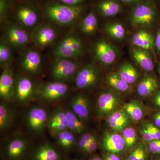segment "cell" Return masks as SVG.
<instances>
[{
  "instance_id": "cell-1",
  "label": "cell",
  "mask_w": 160,
  "mask_h": 160,
  "mask_svg": "<svg viewBox=\"0 0 160 160\" xmlns=\"http://www.w3.org/2000/svg\"><path fill=\"white\" fill-rule=\"evenodd\" d=\"M82 11V6H69L57 1L48 3L44 9V14L48 20L62 26L73 24L79 18Z\"/></svg>"
},
{
  "instance_id": "cell-2",
  "label": "cell",
  "mask_w": 160,
  "mask_h": 160,
  "mask_svg": "<svg viewBox=\"0 0 160 160\" xmlns=\"http://www.w3.org/2000/svg\"><path fill=\"white\" fill-rule=\"evenodd\" d=\"M157 17L154 4L148 0L137 4L132 11L130 22L133 27H150L155 22Z\"/></svg>"
},
{
  "instance_id": "cell-3",
  "label": "cell",
  "mask_w": 160,
  "mask_h": 160,
  "mask_svg": "<svg viewBox=\"0 0 160 160\" xmlns=\"http://www.w3.org/2000/svg\"><path fill=\"white\" fill-rule=\"evenodd\" d=\"M83 45L79 38L69 35L61 40L53 50V55L56 58L69 59L76 58L83 52Z\"/></svg>"
},
{
  "instance_id": "cell-4",
  "label": "cell",
  "mask_w": 160,
  "mask_h": 160,
  "mask_svg": "<svg viewBox=\"0 0 160 160\" xmlns=\"http://www.w3.org/2000/svg\"><path fill=\"white\" fill-rule=\"evenodd\" d=\"M72 59L56 58L51 67L52 76L55 81L62 82L71 78L76 72L78 64Z\"/></svg>"
},
{
  "instance_id": "cell-5",
  "label": "cell",
  "mask_w": 160,
  "mask_h": 160,
  "mask_svg": "<svg viewBox=\"0 0 160 160\" xmlns=\"http://www.w3.org/2000/svg\"><path fill=\"white\" fill-rule=\"evenodd\" d=\"M93 53L98 62L104 66H110L113 64L118 57L115 47L104 40H100L95 43Z\"/></svg>"
},
{
  "instance_id": "cell-6",
  "label": "cell",
  "mask_w": 160,
  "mask_h": 160,
  "mask_svg": "<svg viewBox=\"0 0 160 160\" xmlns=\"http://www.w3.org/2000/svg\"><path fill=\"white\" fill-rule=\"evenodd\" d=\"M99 77V72L97 68L92 65H87L78 70L75 83L79 89H89L96 85Z\"/></svg>"
},
{
  "instance_id": "cell-7",
  "label": "cell",
  "mask_w": 160,
  "mask_h": 160,
  "mask_svg": "<svg viewBox=\"0 0 160 160\" xmlns=\"http://www.w3.org/2000/svg\"><path fill=\"white\" fill-rule=\"evenodd\" d=\"M5 35V40L9 46L17 49L25 47L28 44L29 39L28 32L13 23L6 26Z\"/></svg>"
},
{
  "instance_id": "cell-8",
  "label": "cell",
  "mask_w": 160,
  "mask_h": 160,
  "mask_svg": "<svg viewBox=\"0 0 160 160\" xmlns=\"http://www.w3.org/2000/svg\"><path fill=\"white\" fill-rule=\"evenodd\" d=\"M57 32L52 26L42 25L37 26L31 34V40L39 48H44L51 45L56 39Z\"/></svg>"
},
{
  "instance_id": "cell-9",
  "label": "cell",
  "mask_w": 160,
  "mask_h": 160,
  "mask_svg": "<svg viewBox=\"0 0 160 160\" xmlns=\"http://www.w3.org/2000/svg\"><path fill=\"white\" fill-rule=\"evenodd\" d=\"M120 104V98L115 93L111 92H102L98 98V113L101 116L107 117L118 109Z\"/></svg>"
},
{
  "instance_id": "cell-10",
  "label": "cell",
  "mask_w": 160,
  "mask_h": 160,
  "mask_svg": "<svg viewBox=\"0 0 160 160\" xmlns=\"http://www.w3.org/2000/svg\"><path fill=\"white\" fill-rule=\"evenodd\" d=\"M48 118V113L46 109L41 107H33L27 113V126L33 132H41L47 125Z\"/></svg>"
},
{
  "instance_id": "cell-11",
  "label": "cell",
  "mask_w": 160,
  "mask_h": 160,
  "mask_svg": "<svg viewBox=\"0 0 160 160\" xmlns=\"http://www.w3.org/2000/svg\"><path fill=\"white\" fill-rule=\"evenodd\" d=\"M68 86L62 82L55 81L45 84L40 90V97L49 101L59 99L67 93Z\"/></svg>"
},
{
  "instance_id": "cell-12",
  "label": "cell",
  "mask_w": 160,
  "mask_h": 160,
  "mask_svg": "<svg viewBox=\"0 0 160 160\" xmlns=\"http://www.w3.org/2000/svg\"><path fill=\"white\" fill-rule=\"evenodd\" d=\"M15 17L21 26L27 28L34 26L38 20L37 12L34 7L26 4L20 5L18 7Z\"/></svg>"
},
{
  "instance_id": "cell-13",
  "label": "cell",
  "mask_w": 160,
  "mask_h": 160,
  "mask_svg": "<svg viewBox=\"0 0 160 160\" xmlns=\"http://www.w3.org/2000/svg\"><path fill=\"white\" fill-rule=\"evenodd\" d=\"M0 77V96L5 100H11L15 94V86L11 69L6 65Z\"/></svg>"
},
{
  "instance_id": "cell-14",
  "label": "cell",
  "mask_w": 160,
  "mask_h": 160,
  "mask_svg": "<svg viewBox=\"0 0 160 160\" xmlns=\"http://www.w3.org/2000/svg\"><path fill=\"white\" fill-rule=\"evenodd\" d=\"M42 64V57L38 51L29 49L24 52L21 61L22 69L30 73H38Z\"/></svg>"
},
{
  "instance_id": "cell-15",
  "label": "cell",
  "mask_w": 160,
  "mask_h": 160,
  "mask_svg": "<svg viewBox=\"0 0 160 160\" xmlns=\"http://www.w3.org/2000/svg\"><path fill=\"white\" fill-rule=\"evenodd\" d=\"M103 149L108 153L118 154L125 148V144L122 135L115 132H107L102 141Z\"/></svg>"
},
{
  "instance_id": "cell-16",
  "label": "cell",
  "mask_w": 160,
  "mask_h": 160,
  "mask_svg": "<svg viewBox=\"0 0 160 160\" xmlns=\"http://www.w3.org/2000/svg\"><path fill=\"white\" fill-rule=\"evenodd\" d=\"M130 54L133 61L144 71L149 72L154 69V62L150 51L133 47L130 50Z\"/></svg>"
},
{
  "instance_id": "cell-17",
  "label": "cell",
  "mask_w": 160,
  "mask_h": 160,
  "mask_svg": "<svg viewBox=\"0 0 160 160\" xmlns=\"http://www.w3.org/2000/svg\"><path fill=\"white\" fill-rule=\"evenodd\" d=\"M131 42L134 47L152 51L155 49L154 38L150 32L141 29L132 35Z\"/></svg>"
},
{
  "instance_id": "cell-18",
  "label": "cell",
  "mask_w": 160,
  "mask_h": 160,
  "mask_svg": "<svg viewBox=\"0 0 160 160\" xmlns=\"http://www.w3.org/2000/svg\"><path fill=\"white\" fill-rule=\"evenodd\" d=\"M72 111L81 119L86 120L90 115V102L87 97L79 94L75 97L70 102Z\"/></svg>"
},
{
  "instance_id": "cell-19",
  "label": "cell",
  "mask_w": 160,
  "mask_h": 160,
  "mask_svg": "<svg viewBox=\"0 0 160 160\" xmlns=\"http://www.w3.org/2000/svg\"><path fill=\"white\" fill-rule=\"evenodd\" d=\"M33 92V85L30 79L22 77L18 79L15 87V94L19 102H27L32 96Z\"/></svg>"
},
{
  "instance_id": "cell-20",
  "label": "cell",
  "mask_w": 160,
  "mask_h": 160,
  "mask_svg": "<svg viewBox=\"0 0 160 160\" xmlns=\"http://www.w3.org/2000/svg\"><path fill=\"white\" fill-rule=\"evenodd\" d=\"M106 118L109 127L116 132L122 131L131 121L123 109H117Z\"/></svg>"
},
{
  "instance_id": "cell-21",
  "label": "cell",
  "mask_w": 160,
  "mask_h": 160,
  "mask_svg": "<svg viewBox=\"0 0 160 160\" xmlns=\"http://www.w3.org/2000/svg\"><path fill=\"white\" fill-rule=\"evenodd\" d=\"M47 126L52 133L56 135L69 129L65 111L60 109L57 110L48 120Z\"/></svg>"
},
{
  "instance_id": "cell-22",
  "label": "cell",
  "mask_w": 160,
  "mask_h": 160,
  "mask_svg": "<svg viewBox=\"0 0 160 160\" xmlns=\"http://www.w3.org/2000/svg\"><path fill=\"white\" fill-rule=\"evenodd\" d=\"M158 90V84L156 78L152 75L145 76L139 83L137 92L140 96L148 98L153 96Z\"/></svg>"
},
{
  "instance_id": "cell-23",
  "label": "cell",
  "mask_w": 160,
  "mask_h": 160,
  "mask_svg": "<svg viewBox=\"0 0 160 160\" xmlns=\"http://www.w3.org/2000/svg\"><path fill=\"white\" fill-rule=\"evenodd\" d=\"M97 8L100 14L105 18L117 15L122 10V5L118 0H101L98 3Z\"/></svg>"
},
{
  "instance_id": "cell-24",
  "label": "cell",
  "mask_w": 160,
  "mask_h": 160,
  "mask_svg": "<svg viewBox=\"0 0 160 160\" xmlns=\"http://www.w3.org/2000/svg\"><path fill=\"white\" fill-rule=\"evenodd\" d=\"M27 147L26 140L22 138H16L12 140L7 146V155L11 159H18L25 153Z\"/></svg>"
},
{
  "instance_id": "cell-25",
  "label": "cell",
  "mask_w": 160,
  "mask_h": 160,
  "mask_svg": "<svg viewBox=\"0 0 160 160\" xmlns=\"http://www.w3.org/2000/svg\"><path fill=\"white\" fill-rule=\"evenodd\" d=\"M117 73L120 78L129 85H132L136 82L139 78L138 70L129 62L123 63L119 67Z\"/></svg>"
},
{
  "instance_id": "cell-26",
  "label": "cell",
  "mask_w": 160,
  "mask_h": 160,
  "mask_svg": "<svg viewBox=\"0 0 160 160\" xmlns=\"http://www.w3.org/2000/svg\"><path fill=\"white\" fill-rule=\"evenodd\" d=\"M106 83L112 89L120 92H127L131 91V85L123 80L117 72H112L106 78Z\"/></svg>"
},
{
  "instance_id": "cell-27",
  "label": "cell",
  "mask_w": 160,
  "mask_h": 160,
  "mask_svg": "<svg viewBox=\"0 0 160 160\" xmlns=\"http://www.w3.org/2000/svg\"><path fill=\"white\" fill-rule=\"evenodd\" d=\"M34 160H59V155L54 147L49 144H44L36 150Z\"/></svg>"
},
{
  "instance_id": "cell-28",
  "label": "cell",
  "mask_w": 160,
  "mask_h": 160,
  "mask_svg": "<svg viewBox=\"0 0 160 160\" xmlns=\"http://www.w3.org/2000/svg\"><path fill=\"white\" fill-rule=\"evenodd\" d=\"M122 109L131 121L134 122H138L142 118L144 114L143 107L137 101H132L126 103Z\"/></svg>"
},
{
  "instance_id": "cell-29",
  "label": "cell",
  "mask_w": 160,
  "mask_h": 160,
  "mask_svg": "<svg viewBox=\"0 0 160 160\" xmlns=\"http://www.w3.org/2000/svg\"><path fill=\"white\" fill-rule=\"evenodd\" d=\"M98 20L93 11H90L83 19L81 24V31L84 34L90 35L97 30Z\"/></svg>"
},
{
  "instance_id": "cell-30",
  "label": "cell",
  "mask_w": 160,
  "mask_h": 160,
  "mask_svg": "<svg viewBox=\"0 0 160 160\" xmlns=\"http://www.w3.org/2000/svg\"><path fill=\"white\" fill-rule=\"evenodd\" d=\"M65 112L68 120L69 130L76 134L82 133L85 129L82 120L75 114L71 109H67Z\"/></svg>"
},
{
  "instance_id": "cell-31",
  "label": "cell",
  "mask_w": 160,
  "mask_h": 160,
  "mask_svg": "<svg viewBox=\"0 0 160 160\" xmlns=\"http://www.w3.org/2000/svg\"><path fill=\"white\" fill-rule=\"evenodd\" d=\"M105 29L109 36L117 41L122 40L126 37L125 27L122 23L119 22L108 23L106 25Z\"/></svg>"
},
{
  "instance_id": "cell-32",
  "label": "cell",
  "mask_w": 160,
  "mask_h": 160,
  "mask_svg": "<svg viewBox=\"0 0 160 160\" xmlns=\"http://www.w3.org/2000/svg\"><path fill=\"white\" fill-rule=\"evenodd\" d=\"M58 142L63 149H71L74 145L75 138L70 130H64L57 135Z\"/></svg>"
},
{
  "instance_id": "cell-33",
  "label": "cell",
  "mask_w": 160,
  "mask_h": 160,
  "mask_svg": "<svg viewBox=\"0 0 160 160\" xmlns=\"http://www.w3.org/2000/svg\"><path fill=\"white\" fill-rule=\"evenodd\" d=\"M12 112L6 104L0 105V129L1 131L9 128L13 121Z\"/></svg>"
},
{
  "instance_id": "cell-34",
  "label": "cell",
  "mask_w": 160,
  "mask_h": 160,
  "mask_svg": "<svg viewBox=\"0 0 160 160\" xmlns=\"http://www.w3.org/2000/svg\"><path fill=\"white\" fill-rule=\"evenodd\" d=\"M121 135L125 142V148L131 149L135 146L138 142V135L133 127H126L122 131Z\"/></svg>"
},
{
  "instance_id": "cell-35",
  "label": "cell",
  "mask_w": 160,
  "mask_h": 160,
  "mask_svg": "<svg viewBox=\"0 0 160 160\" xmlns=\"http://www.w3.org/2000/svg\"><path fill=\"white\" fill-rule=\"evenodd\" d=\"M12 57L10 46L5 40H2L0 43V63L1 65L6 66Z\"/></svg>"
},
{
  "instance_id": "cell-36",
  "label": "cell",
  "mask_w": 160,
  "mask_h": 160,
  "mask_svg": "<svg viewBox=\"0 0 160 160\" xmlns=\"http://www.w3.org/2000/svg\"><path fill=\"white\" fill-rule=\"evenodd\" d=\"M94 135V134L91 132L83 133L78 141V146L79 148L84 152Z\"/></svg>"
},
{
  "instance_id": "cell-37",
  "label": "cell",
  "mask_w": 160,
  "mask_h": 160,
  "mask_svg": "<svg viewBox=\"0 0 160 160\" xmlns=\"http://www.w3.org/2000/svg\"><path fill=\"white\" fill-rule=\"evenodd\" d=\"M9 2L8 0H0V17L1 21L7 18L9 13Z\"/></svg>"
},
{
  "instance_id": "cell-38",
  "label": "cell",
  "mask_w": 160,
  "mask_h": 160,
  "mask_svg": "<svg viewBox=\"0 0 160 160\" xmlns=\"http://www.w3.org/2000/svg\"><path fill=\"white\" fill-rule=\"evenodd\" d=\"M144 125L149 129L153 140L160 139V128L155 126L152 123L147 122Z\"/></svg>"
},
{
  "instance_id": "cell-39",
  "label": "cell",
  "mask_w": 160,
  "mask_h": 160,
  "mask_svg": "<svg viewBox=\"0 0 160 160\" xmlns=\"http://www.w3.org/2000/svg\"><path fill=\"white\" fill-rule=\"evenodd\" d=\"M149 151L152 154L160 155V139L152 141L148 143Z\"/></svg>"
},
{
  "instance_id": "cell-40",
  "label": "cell",
  "mask_w": 160,
  "mask_h": 160,
  "mask_svg": "<svg viewBox=\"0 0 160 160\" xmlns=\"http://www.w3.org/2000/svg\"><path fill=\"white\" fill-rule=\"evenodd\" d=\"M98 147L97 138L95 135H94L93 138H92L91 141L89 142L88 146L85 149L84 152L88 153H91L94 152Z\"/></svg>"
},
{
  "instance_id": "cell-41",
  "label": "cell",
  "mask_w": 160,
  "mask_h": 160,
  "mask_svg": "<svg viewBox=\"0 0 160 160\" xmlns=\"http://www.w3.org/2000/svg\"><path fill=\"white\" fill-rule=\"evenodd\" d=\"M140 132H141V135L143 139L146 142L149 143L152 141H153V139H152L150 132L144 124L141 128Z\"/></svg>"
},
{
  "instance_id": "cell-42",
  "label": "cell",
  "mask_w": 160,
  "mask_h": 160,
  "mask_svg": "<svg viewBox=\"0 0 160 160\" xmlns=\"http://www.w3.org/2000/svg\"><path fill=\"white\" fill-rule=\"evenodd\" d=\"M143 146L142 144H141L135 147L128 155L126 160H138Z\"/></svg>"
},
{
  "instance_id": "cell-43",
  "label": "cell",
  "mask_w": 160,
  "mask_h": 160,
  "mask_svg": "<svg viewBox=\"0 0 160 160\" xmlns=\"http://www.w3.org/2000/svg\"><path fill=\"white\" fill-rule=\"evenodd\" d=\"M60 2L71 6H80L84 0H57Z\"/></svg>"
},
{
  "instance_id": "cell-44",
  "label": "cell",
  "mask_w": 160,
  "mask_h": 160,
  "mask_svg": "<svg viewBox=\"0 0 160 160\" xmlns=\"http://www.w3.org/2000/svg\"><path fill=\"white\" fill-rule=\"evenodd\" d=\"M154 46L157 52L160 56V28L158 29L154 38Z\"/></svg>"
},
{
  "instance_id": "cell-45",
  "label": "cell",
  "mask_w": 160,
  "mask_h": 160,
  "mask_svg": "<svg viewBox=\"0 0 160 160\" xmlns=\"http://www.w3.org/2000/svg\"><path fill=\"white\" fill-rule=\"evenodd\" d=\"M153 104L155 106L160 109V90H158L153 95L152 99Z\"/></svg>"
},
{
  "instance_id": "cell-46",
  "label": "cell",
  "mask_w": 160,
  "mask_h": 160,
  "mask_svg": "<svg viewBox=\"0 0 160 160\" xmlns=\"http://www.w3.org/2000/svg\"><path fill=\"white\" fill-rule=\"evenodd\" d=\"M153 124L157 127L160 128V111L156 112L152 117Z\"/></svg>"
},
{
  "instance_id": "cell-47",
  "label": "cell",
  "mask_w": 160,
  "mask_h": 160,
  "mask_svg": "<svg viewBox=\"0 0 160 160\" xmlns=\"http://www.w3.org/2000/svg\"><path fill=\"white\" fill-rule=\"evenodd\" d=\"M104 160H121L118 154L108 153L105 156Z\"/></svg>"
},
{
  "instance_id": "cell-48",
  "label": "cell",
  "mask_w": 160,
  "mask_h": 160,
  "mask_svg": "<svg viewBox=\"0 0 160 160\" xmlns=\"http://www.w3.org/2000/svg\"><path fill=\"white\" fill-rule=\"evenodd\" d=\"M119 1L124 4L131 5V4H138L142 2V0H119Z\"/></svg>"
},
{
  "instance_id": "cell-49",
  "label": "cell",
  "mask_w": 160,
  "mask_h": 160,
  "mask_svg": "<svg viewBox=\"0 0 160 160\" xmlns=\"http://www.w3.org/2000/svg\"><path fill=\"white\" fill-rule=\"evenodd\" d=\"M90 160H103L99 156L97 155H94L91 158Z\"/></svg>"
},
{
  "instance_id": "cell-50",
  "label": "cell",
  "mask_w": 160,
  "mask_h": 160,
  "mask_svg": "<svg viewBox=\"0 0 160 160\" xmlns=\"http://www.w3.org/2000/svg\"><path fill=\"white\" fill-rule=\"evenodd\" d=\"M158 71L159 73L160 76V64L159 66H158Z\"/></svg>"
},
{
  "instance_id": "cell-51",
  "label": "cell",
  "mask_w": 160,
  "mask_h": 160,
  "mask_svg": "<svg viewBox=\"0 0 160 160\" xmlns=\"http://www.w3.org/2000/svg\"><path fill=\"white\" fill-rule=\"evenodd\" d=\"M155 160H160V158L157 159H156Z\"/></svg>"
},
{
  "instance_id": "cell-52",
  "label": "cell",
  "mask_w": 160,
  "mask_h": 160,
  "mask_svg": "<svg viewBox=\"0 0 160 160\" xmlns=\"http://www.w3.org/2000/svg\"></svg>"
}]
</instances>
